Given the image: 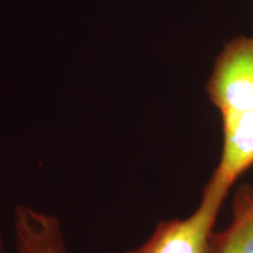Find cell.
<instances>
[{"label":"cell","instance_id":"obj_1","mask_svg":"<svg viewBox=\"0 0 253 253\" xmlns=\"http://www.w3.org/2000/svg\"><path fill=\"white\" fill-rule=\"evenodd\" d=\"M229 191L230 189L210 177L194 212L185 218L161 221L147 242L125 253H205Z\"/></svg>","mask_w":253,"mask_h":253},{"label":"cell","instance_id":"obj_2","mask_svg":"<svg viewBox=\"0 0 253 253\" xmlns=\"http://www.w3.org/2000/svg\"><path fill=\"white\" fill-rule=\"evenodd\" d=\"M207 91L221 118L253 115V37L226 43L214 61Z\"/></svg>","mask_w":253,"mask_h":253},{"label":"cell","instance_id":"obj_3","mask_svg":"<svg viewBox=\"0 0 253 253\" xmlns=\"http://www.w3.org/2000/svg\"><path fill=\"white\" fill-rule=\"evenodd\" d=\"M12 225L17 253H68L62 223L54 214L18 204Z\"/></svg>","mask_w":253,"mask_h":253},{"label":"cell","instance_id":"obj_4","mask_svg":"<svg viewBox=\"0 0 253 253\" xmlns=\"http://www.w3.org/2000/svg\"><path fill=\"white\" fill-rule=\"evenodd\" d=\"M205 253H253V188L243 184L237 189L232 202L230 224L213 231Z\"/></svg>","mask_w":253,"mask_h":253},{"label":"cell","instance_id":"obj_5","mask_svg":"<svg viewBox=\"0 0 253 253\" xmlns=\"http://www.w3.org/2000/svg\"><path fill=\"white\" fill-rule=\"evenodd\" d=\"M0 253H4V244H2V236H1V230H0Z\"/></svg>","mask_w":253,"mask_h":253}]
</instances>
